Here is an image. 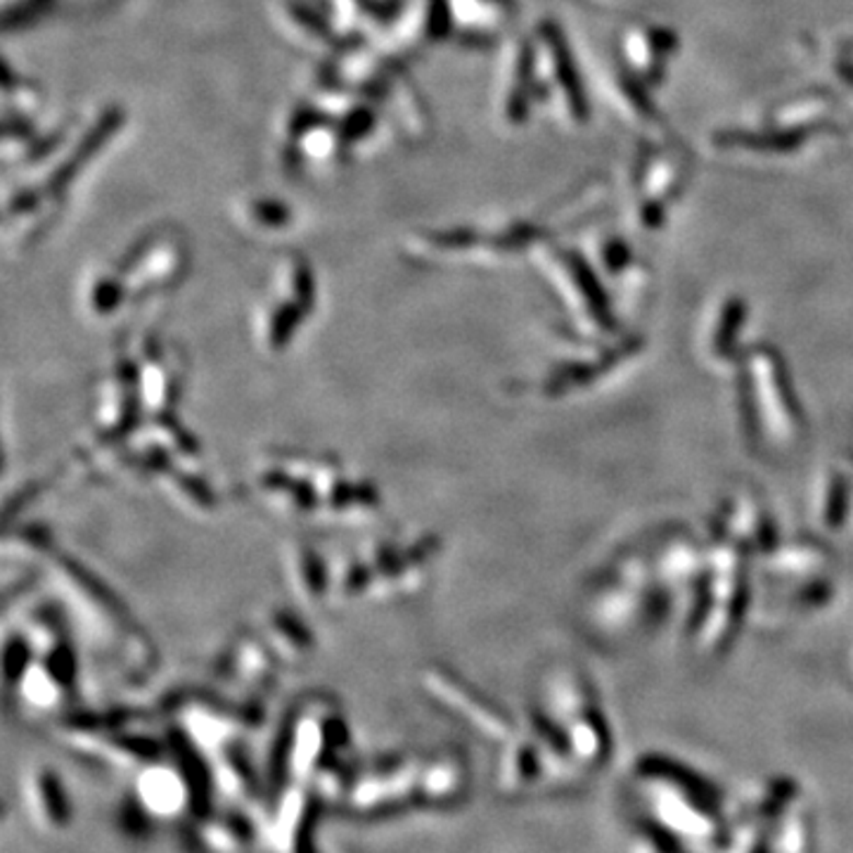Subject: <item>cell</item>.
<instances>
[{
	"label": "cell",
	"mask_w": 853,
	"mask_h": 853,
	"mask_svg": "<svg viewBox=\"0 0 853 853\" xmlns=\"http://www.w3.org/2000/svg\"><path fill=\"white\" fill-rule=\"evenodd\" d=\"M247 491L266 512L292 522L365 526L385 512L377 484L334 455H263L249 469Z\"/></svg>",
	"instance_id": "1"
},
{
	"label": "cell",
	"mask_w": 853,
	"mask_h": 853,
	"mask_svg": "<svg viewBox=\"0 0 853 853\" xmlns=\"http://www.w3.org/2000/svg\"><path fill=\"white\" fill-rule=\"evenodd\" d=\"M356 550L371 579L367 602H394L418 595L430 583L441 538L434 532L379 534L363 538Z\"/></svg>",
	"instance_id": "2"
},
{
	"label": "cell",
	"mask_w": 853,
	"mask_h": 853,
	"mask_svg": "<svg viewBox=\"0 0 853 853\" xmlns=\"http://www.w3.org/2000/svg\"><path fill=\"white\" fill-rule=\"evenodd\" d=\"M50 579L55 588H60L67 605L77 612V619L88 638L98 640L105 650H114L116 642L124 645L126 655H134V645L145 642L138 640L136 624L130 619V614L116 598V593L110 591V585L98 579L86 565L73 560L69 555H62L60 550H53L50 557H46Z\"/></svg>",
	"instance_id": "3"
},
{
	"label": "cell",
	"mask_w": 853,
	"mask_h": 853,
	"mask_svg": "<svg viewBox=\"0 0 853 853\" xmlns=\"http://www.w3.org/2000/svg\"><path fill=\"white\" fill-rule=\"evenodd\" d=\"M316 306V287L304 263H289L277 275L275 292L254 318V342L266 359H281L297 344Z\"/></svg>",
	"instance_id": "4"
},
{
	"label": "cell",
	"mask_w": 853,
	"mask_h": 853,
	"mask_svg": "<svg viewBox=\"0 0 853 853\" xmlns=\"http://www.w3.org/2000/svg\"><path fill=\"white\" fill-rule=\"evenodd\" d=\"M138 359V387L147 416L175 413L185 387V363L173 346L161 344L155 337L143 340L134 349Z\"/></svg>",
	"instance_id": "5"
},
{
	"label": "cell",
	"mask_w": 853,
	"mask_h": 853,
	"mask_svg": "<svg viewBox=\"0 0 853 853\" xmlns=\"http://www.w3.org/2000/svg\"><path fill=\"white\" fill-rule=\"evenodd\" d=\"M285 583L292 598L306 612L330 605L332 600V560L308 541H289L283 548Z\"/></svg>",
	"instance_id": "6"
},
{
	"label": "cell",
	"mask_w": 853,
	"mask_h": 853,
	"mask_svg": "<svg viewBox=\"0 0 853 853\" xmlns=\"http://www.w3.org/2000/svg\"><path fill=\"white\" fill-rule=\"evenodd\" d=\"M281 659L273 655L259 634H238L224 647L216 659L220 679L242 687H269L275 679V667Z\"/></svg>",
	"instance_id": "7"
},
{
	"label": "cell",
	"mask_w": 853,
	"mask_h": 853,
	"mask_svg": "<svg viewBox=\"0 0 853 853\" xmlns=\"http://www.w3.org/2000/svg\"><path fill=\"white\" fill-rule=\"evenodd\" d=\"M259 636L266 640L281 664H304L318 650V638L306 624L302 607H269L259 622Z\"/></svg>",
	"instance_id": "8"
},
{
	"label": "cell",
	"mask_w": 853,
	"mask_h": 853,
	"mask_svg": "<svg viewBox=\"0 0 853 853\" xmlns=\"http://www.w3.org/2000/svg\"><path fill=\"white\" fill-rule=\"evenodd\" d=\"M157 487L169 498L171 505L187 514L209 518L218 508V493L207 473L202 469V463L173 467L171 473L157 481Z\"/></svg>",
	"instance_id": "9"
}]
</instances>
